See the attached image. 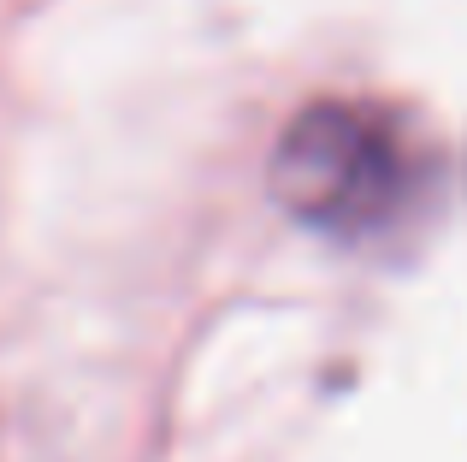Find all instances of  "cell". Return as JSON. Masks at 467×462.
I'll return each mask as SVG.
<instances>
[{"label": "cell", "mask_w": 467, "mask_h": 462, "mask_svg": "<svg viewBox=\"0 0 467 462\" xmlns=\"http://www.w3.org/2000/svg\"><path fill=\"white\" fill-rule=\"evenodd\" d=\"M426 161L409 131L367 101H314L273 154V196L290 220L337 243H379L414 214Z\"/></svg>", "instance_id": "obj_1"}]
</instances>
